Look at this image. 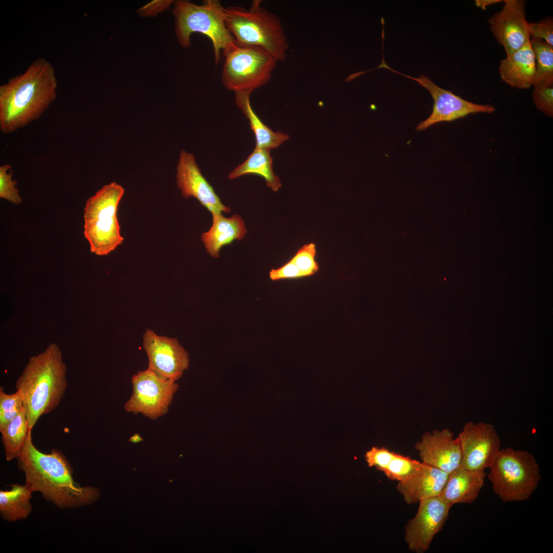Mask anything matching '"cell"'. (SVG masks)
I'll return each instance as SVG.
<instances>
[{
	"label": "cell",
	"mask_w": 553,
	"mask_h": 553,
	"mask_svg": "<svg viewBox=\"0 0 553 553\" xmlns=\"http://www.w3.org/2000/svg\"><path fill=\"white\" fill-rule=\"evenodd\" d=\"M16 459L19 469L25 475V486L32 493L40 492L59 508L87 506L100 495L98 488L81 486L75 481L73 469L60 451L53 449L45 454L39 451L33 443L32 431Z\"/></svg>",
	"instance_id": "6da1fadb"
},
{
	"label": "cell",
	"mask_w": 553,
	"mask_h": 553,
	"mask_svg": "<svg viewBox=\"0 0 553 553\" xmlns=\"http://www.w3.org/2000/svg\"><path fill=\"white\" fill-rule=\"evenodd\" d=\"M57 87L53 65L44 58L0 86V130L9 134L38 119L54 101Z\"/></svg>",
	"instance_id": "7a4b0ae2"
},
{
	"label": "cell",
	"mask_w": 553,
	"mask_h": 553,
	"mask_svg": "<svg viewBox=\"0 0 553 553\" xmlns=\"http://www.w3.org/2000/svg\"><path fill=\"white\" fill-rule=\"evenodd\" d=\"M66 370L61 351L55 344L30 358L15 383L30 430L41 416L59 406L67 388Z\"/></svg>",
	"instance_id": "3957f363"
},
{
	"label": "cell",
	"mask_w": 553,
	"mask_h": 553,
	"mask_svg": "<svg viewBox=\"0 0 553 553\" xmlns=\"http://www.w3.org/2000/svg\"><path fill=\"white\" fill-rule=\"evenodd\" d=\"M261 2L254 1L249 9L236 6L225 8L226 25L236 41L261 47L278 61H283L289 49L285 31L279 18L261 7Z\"/></svg>",
	"instance_id": "277c9868"
},
{
	"label": "cell",
	"mask_w": 553,
	"mask_h": 553,
	"mask_svg": "<svg viewBox=\"0 0 553 553\" xmlns=\"http://www.w3.org/2000/svg\"><path fill=\"white\" fill-rule=\"evenodd\" d=\"M124 192L120 184L112 182L103 185L86 202L83 234L92 253L106 256L122 243L124 238L117 211Z\"/></svg>",
	"instance_id": "5b68a950"
},
{
	"label": "cell",
	"mask_w": 553,
	"mask_h": 553,
	"mask_svg": "<svg viewBox=\"0 0 553 553\" xmlns=\"http://www.w3.org/2000/svg\"><path fill=\"white\" fill-rule=\"evenodd\" d=\"M489 469L487 478L493 491L503 502L528 499L542 477L539 464L532 454L511 447L501 448Z\"/></svg>",
	"instance_id": "8992f818"
},
{
	"label": "cell",
	"mask_w": 553,
	"mask_h": 553,
	"mask_svg": "<svg viewBox=\"0 0 553 553\" xmlns=\"http://www.w3.org/2000/svg\"><path fill=\"white\" fill-rule=\"evenodd\" d=\"M224 10L218 0H205L201 5L179 1L173 10L176 34L180 45L189 47L190 36L194 32L206 36L213 45L216 67L221 60V50H225L235 41L225 23Z\"/></svg>",
	"instance_id": "52a82bcc"
},
{
	"label": "cell",
	"mask_w": 553,
	"mask_h": 553,
	"mask_svg": "<svg viewBox=\"0 0 553 553\" xmlns=\"http://www.w3.org/2000/svg\"><path fill=\"white\" fill-rule=\"evenodd\" d=\"M222 82L227 90L250 95L270 80L276 59L264 48L235 41L223 51Z\"/></svg>",
	"instance_id": "ba28073f"
},
{
	"label": "cell",
	"mask_w": 553,
	"mask_h": 553,
	"mask_svg": "<svg viewBox=\"0 0 553 553\" xmlns=\"http://www.w3.org/2000/svg\"><path fill=\"white\" fill-rule=\"evenodd\" d=\"M132 384V394L125 403V410L153 420L167 413L178 388L176 381L161 377L148 368L134 375Z\"/></svg>",
	"instance_id": "9c48e42d"
},
{
	"label": "cell",
	"mask_w": 553,
	"mask_h": 553,
	"mask_svg": "<svg viewBox=\"0 0 553 553\" xmlns=\"http://www.w3.org/2000/svg\"><path fill=\"white\" fill-rule=\"evenodd\" d=\"M379 68L389 69L416 81L431 95L434 101L432 112L428 118L418 124L416 127L417 131H423L437 123L454 121L470 114H492L495 111V108L491 105L476 104L463 99L452 92L439 87L426 76L414 78L405 75L390 68L384 60Z\"/></svg>",
	"instance_id": "30bf717a"
},
{
	"label": "cell",
	"mask_w": 553,
	"mask_h": 553,
	"mask_svg": "<svg viewBox=\"0 0 553 553\" xmlns=\"http://www.w3.org/2000/svg\"><path fill=\"white\" fill-rule=\"evenodd\" d=\"M457 438L461 451L460 466L469 470L489 469L501 449L500 437L490 423L469 421Z\"/></svg>",
	"instance_id": "8fae6325"
},
{
	"label": "cell",
	"mask_w": 553,
	"mask_h": 553,
	"mask_svg": "<svg viewBox=\"0 0 553 553\" xmlns=\"http://www.w3.org/2000/svg\"><path fill=\"white\" fill-rule=\"evenodd\" d=\"M416 515L405 527V540L409 549L415 553L428 550L434 536L440 531L452 505L440 496L420 501Z\"/></svg>",
	"instance_id": "7c38bea8"
},
{
	"label": "cell",
	"mask_w": 553,
	"mask_h": 553,
	"mask_svg": "<svg viewBox=\"0 0 553 553\" xmlns=\"http://www.w3.org/2000/svg\"><path fill=\"white\" fill-rule=\"evenodd\" d=\"M148 369L163 378L178 380L189 367L187 352L176 338L159 336L152 330L143 335Z\"/></svg>",
	"instance_id": "4fadbf2b"
},
{
	"label": "cell",
	"mask_w": 553,
	"mask_h": 553,
	"mask_svg": "<svg viewBox=\"0 0 553 553\" xmlns=\"http://www.w3.org/2000/svg\"><path fill=\"white\" fill-rule=\"evenodd\" d=\"M502 9L488 20L489 28L507 57L520 49L530 36L525 17L526 1L504 0Z\"/></svg>",
	"instance_id": "5bb4252c"
},
{
	"label": "cell",
	"mask_w": 553,
	"mask_h": 553,
	"mask_svg": "<svg viewBox=\"0 0 553 553\" xmlns=\"http://www.w3.org/2000/svg\"><path fill=\"white\" fill-rule=\"evenodd\" d=\"M176 182L184 198H196L211 214L229 212L213 187L202 175L193 154L181 150L176 167Z\"/></svg>",
	"instance_id": "9a60e30c"
},
{
	"label": "cell",
	"mask_w": 553,
	"mask_h": 553,
	"mask_svg": "<svg viewBox=\"0 0 553 553\" xmlns=\"http://www.w3.org/2000/svg\"><path fill=\"white\" fill-rule=\"evenodd\" d=\"M421 462L450 474L460 465L461 451L457 437L448 429L424 433L415 446Z\"/></svg>",
	"instance_id": "2e32d148"
},
{
	"label": "cell",
	"mask_w": 553,
	"mask_h": 553,
	"mask_svg": "<svg viewBox=\"0 0 553 553\" xmlns=\"http://www.w3.org/2000/svg\"><path fill=\"white\" fill-rule=\"evenodd\" d=\"M449 474L422 462L418 470L407 479L398 482L397 490L408 504L439 496Z\"/></svg>",
	"instance_id": "e0dca14e"
},
{
	"label": "cell",
	"mask_w": 553,
	"mask_h": 553,
	"mask_svg": "<svg viewBox=\"0 0 553 553\" xmlns=\"http://www.w3.org/2000/svg\"><path fill=\"white\" fill-rule=\"evenodd\" d=\"M486 476L485 470L472 471L459 466L449 474L439 496L452 506L472 503L483 486Z\"/></svg>",
	"instance_id": "ac0fdd59"
},
{
	"label": "cell",
	"mask_w": 553,
	"mask_h": 553,
	"mask_svg": "<svg viewBox=\"0 0 553 553\" xmlns=\"http://www.w3.org/2000/svg\"><path fill=\"white\" fill-rule=\"evenodd\" d=\"M499 71L501 80L512 88L526 89L533 86L536 63L530 39L512 55L501 61Z\"/></svg>",
	"instance_id": "d6986e66"
},
{
	"label": "cell",
	"mask_w": 553,
	"mask_h": 553,
	"mask_svg": "<svg viewBox=\"0 0 553 553\" xmlns=\"http://www.w3.org/2000/svg\"><path fill=\"white\" fill-rule=\"evenodd\" d=\"M212 216L211 227L202 234L201 240L207 253L213 258H218L223 246L235 240L242 239L247 230L244 221L238 215L230 218H226L222 214Z\"/></svg>",
	"instance_id": "ffe728a7"
},
{
	"label": "cell",
	"mask_w": 553,
	"mask_h": 553,
	"mask_svg": "<svg viewBox=\"0 0 553 553\" xmlns=\"http://www.w3.org/2000/svg\"><path fill=\"white\" fill-rule=\"evenodd\" d=\"M365 458L369 466L376 467L389 479L398 482L411 476L422 463L384 447H372L366 452Z\"/></svg>",
	"instance_id": "44dd1931"
},
{
	"label": "cell",
	"mask_w": 553,
	"mask_h": 553,
	"mask_svg": "<svg viewBox=\"0 0 553 553\" xmlns=\"http://www.w3.org/2000/svg\"><path fill=\"white\" fill-rule=\"evenodd\" d=\"M270 150L255 147L247 159L237 166L228 175L229 179L252 174L263 178L268 187L277 192L281 186V181L273 172Z\"/></svg>",
	"instance_id": "7402d4cb"
},
{
	"label": "cell",
	"mask_w": 553,
	"mask_h": 553,
	"mask_svg": "<svg viewBox=\"0 0 553 553\" xmlns=\"http://www.w3.org/2000/svg\"><path fill=\"white\" fill-rule=\"evenodd\" d=\"M236 102L248 120L256 137V147L266 149L277 148L289 139V136L280 131L273 132L265 125L252 109L250 95L236 93Z\"/></svg>",
	"instance_id": "603a6c76"
},
{
	"label": "cell",
	"mask_w": 553,
	"mask_h": 553,
	"mask_svg": "<svg viewBox=\"0 0 553 553\" xmlns=\"http://www.w3.org/2000/svg\"><path fill=\"white\" fill-rule=\"evenodd\" d=\"M11 489L0 492V515L8 522L27 518L31 513V492L25 485L11 484Z\"/></svg>",
	"instance_id": "cb8c5ba5"
},
{
	"label": "cell",
	"mask_w": 553,
	"mask_h": 553,
	"mask_svg": "<svg viewBox=\"0 0 553 553\" xmlns=\"http://www.w3.org/2000/svg\"><path fill=\"white\" fill-rule=\"evenodd\" d=\"M30 431L25 409L2 430V441L7 461L17 458L26 442Z\"/></svg>",
	"instance_id": "d4e9b609"
},
{
	"label": "cell",
	"mask_w": 553,
	"mask_h": 553,
	"mask_svg": "<svg viewBox=\"0 0 553 553\" xmlns=\"http://www.w3.org/2000/svg\"><path fill=\"white\" fill-rule=\"evenodd\" d=\"M536 63L534 86L553 82V46L543 40L530 38Z\"/></svg>",
	"instance_id": "484cf974"
},
{
	"label": "cell",
	"mask_w": 553,
	"mask_h": 553,
	"mask_svg": "<svg viewBox=\"0 0 553 553\" xmlns=\"http://www.w3.org/2000/svg\"><path fill=\"white\" fill-rule=\"evenodd\" d=\"M24 408L20 393L16 391L12 394L4 392L0 387V430L15 418Z\"/></svg>",
	"instance_id": "4316f807"
},
{
	"label": "cell",
	"mask_w": 553,
	"mask_h": 553,
	"mask_svg": "<svg viewBox=\"0 0 553 553\" xmlns=\"http://www.w3.org/2000/svg\"><path fill=\"white\" fill-rule=\"evenodd\" d=\"M316 254V245L310 243L299 249L290 260L299 268L305 277L310 276L319 270L318 264L315 260Z\"/></svg>",
	"instance_id": "83f0119b"
},
{
	"label": "cell",
	"mask_w": 553,
	"mask_h": 553,
	"mask_svg": "<svg viewBox=\"0 0 553 553\" xmlns=\"http://www.w3.org/2000/svg\"><path fill=\"white\" fill-rule=\"evenodd\" d=\"M532 99L537 109L545 115L553 116V82L534 86Z\"/></svg>",
	"instance_id": "f1b7e54d"
},
{
	"label": "cell",
	"mask_w": 553,
	"mask_h": 553,
	"mask_svg": "<svg viewBox=\"0 0 553 553\" xmlns=\"http://www.w3.org/2000/svg\"><path fill=\"white\" fill-rule=\"evenodd\" d=\"M11 168L9 164L0 166V197L14 204H19L23 200L19 194V190L15 187L16 181L12 180L11 172L7 173Z\"/></svg>",
	"instance_id": "f546056e"
},
{
	"label": "cell",
	"mask_w": 553,
	"mask_h": 553,
	"mask_svg": "<svg viewBox=\"0 0 553 553\" xmlns=\"http://www.w3.org/2000/svg\"><path fill=\"white\" fill-rule=\"evenodd\" d=\"M530 37L544 41L553 46V19L548 17L536 23H528Z\"/></svg>",
	"instance_id": "4dcf8cb0"
},
{
	"label": "cell",
	"mask_w": 553,
	"mask_h": 553,
	"mask_svg": "<svg viewBox=\"0 0 553 553\" xmlns=\"http://www.w3.org/2000/svg\"><path fill=\"white\" fill-rule=\"evenodd\" d=\"M304 277V274L290 260L278 269H272L269 272V278L272 281Z\"/></svg>",
	"instance_id": "1f68e13d"
},
{
	"label": "cell",
	"mask_w": 553,
	"mask_h": 553,
	"mask_svg": "<svg viewBox=\"0 0 553 553\" xmlns=\"http://www.w3.org/2000/svg\"><path fill=\"white\" fill-rule=\"evenodd\" d=\"M475 5L484 10L486 8L490 5L499 3L502 2L501 0H476L475 1Z\"/></svg>",
	"instance_id": "d6a6232c"
},
{
	"label": "cell",
	"mask_w": 553,
	"mask_h": 553,
	"mask_svg": "<svg viewBox=\"0 0 553 553\" xmlns=\"http://www.w3.org/2000/svg\"><path fill=\"white\" fill-rule=\"evenodd\" d=\"M129 441L132 443H137L142 441H145V440L141 437L140 434L135 433L129 438Z\"/></svg>",
	"instance_id": "836d02e7"
}]
</instances>
